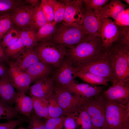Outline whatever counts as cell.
<instances>
[{
    "label": "cell",
    "mask_w": 129,
    "mask_h": 129,
    "mask_svg": "<svg viewBox=\"0 0 129 129\" xmlns=\"http://www.w3.org/2000/svg\"><path fill=\"white\" fill-rule=\"evenodd\" d=\"M105 51L100 38L88 35L66 50L65 56L75 68L97 59Z\"/></svg>",
    "instance_id": "cell-1"
},
{
    "label": "cell",
    "mask_w": 129,
    "mask_h": 129,
    "mask_svg": "<svg viewBox=\"0 0 129 129\" xmlns=\"http://www.w3.org/2000/svg\"><path fill=\"white\" fill-rule=\"evenodd\" d=\"M106 50L113 73L112 85L129 82V45L116 41Z\"/></svg>",
    "instance_id": "cell-2"
},
{
    "label": "cell",
    "mask_w": 129,
    "mask_h": 129,
    "mask_svg": "<svg viewBox=\"0 0 129 129\" xmlns=\"http://www.w3.org/2000/svg\"><path fill=\"white\" fill-rule=\"evenodd\" d=\"M88 35L81 25L76 24H68L63 22L56 27L50 42L70 48L86 38Z\"/></svg>",
    "instance_id": "cell-3"
},
{
    "label": "cell",
    "mask_w": 129,
    "mask_h": 129,
    "mask_svg": "<svg viewBox=\"0 0 129 129\" xmlns=\"http://www.w3.org/2000/svg\"><path fill=\"white\" fill-rule=\"evenodd\" d=\"M40 61L58 68L64 59L65 47L50 41L38 43L34 48Z\"/></svg>",
    "instance_id": "cell-4"
},
{
    "label": "cell",
    "mask_w": 129,
    "mask_h": 129,
    "mask_svg": "<svg viewBox=\"0 0 129 129\" xmlns=\"http://www.w3.org/2000/svg\"><path fill=\"white\" fill-rule=\"evenodd\" d=\"M105 107L107 129H122L129 126V103L122 104L105 100Z\"/></svg>",
    "instance_id": "cell-5"
},
{
    "label": "cell",
    "mask_w": 129,
    "mask_h": 129,
    "mask_svg": "<svg viewBox=\"0 0 129 129\" xmlns=\"http://www.w3.org/2000/svg\"><path fill=\"white\" fill-rule=\"evenodd\" d=\"M85 106L95 129H107L105 100L102 93L87 100Z\"/></svg>",
    "instance_id": "cell-6"
},
{
    "label": "cell",
    "mask_w": 129,
    "mask_h": 129,
    "mask_svg": "<svg viewBox=\"0 0 129 129\" xmlns=\"http://www.w3.org/2000/svg\"><path fill=\"white\" fill-rule=\"evenodd\" d=\"M53 93L65 116L75 113L87 100L75 96L55 83Z\"/></svg>",
    "instance_id": "cell-7"
},
{
    "label": "cell",
    "mask_w": 129,
    "mask_h": 129,
    "mask_svg": "<svg viewBox=\"0 0 129 129\" xmlns=\"http://www.w3.org/2000/svg\"><path fill=\"white\" fill-rule=\"evenodd\" d=\"M75 72H88L108 79L112 83L114 77L110 64L106 52L97 59L85 65L74 68Z\"/></svg>",
    "instance_id": "cell-8"
},
{
    "label": "cell",
    "mask_w": 129,
    "mask_h": 129,
    "mask_svg": "<svg viewBox=\"0 0 129 129\" xmlns=\"http://www.w3.org/2000/svg\"><path fill=\"white\" fill-rule=\"evenodd\" d=\"M65 5L63 22L68 24H76L81 25L86 11L82 0H60Z\"/></svg>",
    "instance_id": "cell-9"
},
{
    "label": "cell",
    "mask_w": 129,
    "mask_h": 129,
    "mask_svg": "<svg viewBox=\"0 0 129 129\" xmlns=\"http://www.w3.org/2000/svg\"><path fill=\"white\" fill-rule=\"evenodd\" d=\"M64 89L75 96L86 100L95 97L103 92L102 87L99 86L86 83H79L75 80Z\"/></svg>",
    "instance_id": "cell-10"
},
{
    "label": "cell",
    "mask_w": 129,
    "mask_h": 129,
    "mask_svg": "<svg viewBox=\"0 0 129 129\" xmlns=\"http://www.w3.org/2000/svg\"><path fill=\"white\" fill-rule=\"evenodd\" d=\"M102 94L106 101L127 104L129 103V82H117L103 91Z\"/></svg>",
    "instance_id": "cell-11"
},
{
    "label": "cell",
    "mask_w": 129,
    "mask_h": 129,
    "mask_svg": "<svg viewBox=\"0 0 129 129\" xmlns=\"http://www.w3.org/2000/svg\"><path fill=\"white\" fill-rule=\"evenodd\" d=\"M8 77L17 91L27 93L32 81L29 75L21 70L11 60L9 63Z\"/></svg>",
    "instance_id": "cell-12"
},
{
    "label": "cell",
    "mask_w": 129,
    "mask_h": 129,
    "mask_svg": "<svg viewBox=\"0 0 129 129\" xmlns=\"http://www.w3.org/2000/svg\"><path fill=\"white\" fill-rule=\"evenodd\" d=\"M74 68L66 58L54 72L52 77L54 83L64 88L75 81Z\"/></svg>",
    "instance_id": "cell-13"
},
{
    "label": "cell",
    "mask_w": 129,
    "mask_h": 129,
    "mask_svg": "<svg viewBox=\"0 0 129 129\" xmlns=\"http://www.w3.org/2000/svg\"><path fill=\"white\" fill-rule=\"evenodd\" d=\"M102 20L100 38L103 48L106 49L117 40L119 30L118 26L110 18H107Z\"/></svg>",
    "instance_id": "cell-14"
},
{
    "label": "cell",
    "mask_w": 129,
    "mask_h": 129,
    "mask_svg": "<svg viewBox=\"0 0 129 129\" xmlns=\"http://www.w3.org/2000/svg\"><path fill=\"white\" fill-rule=\"evenodd\" d=\"M54 84L52 78L39 80L30 87L28 91L30 96L47 99L53 93Z\"/></svg>",
    "instance_id": "cell-15"
},
{
    "label": "cell",
    "mask_w": 129,
    "mask_h": 129,
    "mask_svg": "<svg viewBox=\"0 0 129 129\" xmlns=\"http://www.w3.org/2000/svg\"><path fill=\"white\" fill-rule=\"evenodd\" d=\"M102 19L94 11L86 9L81 26L89 35L100 38Z\"/></svg>",
    "instance_id": "cell-16"
},
{
    "label": "cell",
    "mask_w": 129,
    "mask_h": 129,
    "mask_svg": "<svg viewBox=\"0 0 129 129\" xmlns=\"http://www.w3.org/2000/svg\"><path fill=\"white\" fill-rule=\"evenodd\" d=\"M35 8L31 5H23L17 8L11 12L10 14L13 25L17 28L21 29L31 27Z\"/></svg>",
    "instance_id": "cell-17"
},
{
    "label": "cell",
    "mask_w": 129,
    "mask_h": 129,
    "mask_svg": "<svg viewBox=\"0 0 129 129\" xmlns=\"http://www.w3.org/2000/svg\"><path fill=\"white\" fill-rule=\"evenodd\" d=\"M126 7L120 0H111L102 8L99 15L101 19L111 18L118 21L121 18Z\"/></svg>",
    "instance_id": "cell-18"
},
{
    "label": "cell",
    "mask_w": 129,
    "mask_h": 129,
    "mask_svg": "<svg viewBox=\"0 0 129 129\" xmlns=\"http://www.w3.org/2000/svg\"><path fill=\"white\" fill-rule=\"evenodd\" d=\"M12 61L21 71H24L33 64L40 61L34 48H26Z\"/></svg>",
    "instance_id": "cell-19"
},
{
    "label": "cell",
    "mask_w": 129,
    "mask_h": 129,
    "mask_svg": "<svg viewBox=\"0 0 129 129\" xmlns=\"http://www.w3.org/2000/svg\"><path fill=\"white\" fill-rule=\"evenodd\" d=\"M26 93L17 91L15 97V106L19 113L29 119L33 112L32 97Z\"/></svg>",
    "instance_id": "cell-20"
},
{
    "label": "cell",
    "mask_w": 129,
    "mask_h": 129,
    "mask_svg": "<svg viewBox=\"0 0 129 129\" xmlns=\"http://www.w3.org/2000/svg\"><path fill=\"white\" fill-rule=\"evenodd\" d=\"M53 71L51 66L40 61L32 65L24 72L30 77L32 82L48 77Z\"/></svg>",
    "instance_id": "cell-21"
},
{
    "label": "cell",
    "mask_w": 129,
    "mask_h": 129,
    "mask_svg": "<svg viewBox=\"0 0 129 129\" xmlns=\"http://www.w3.org/2000/svg\"><path fill=\"white\" fill-rule=\"evenodd\" d=\"M15 89L8 76L0 78V98L11 106L15 102Z\"/></svg>",
    "instance_id": "cell-22"
},
{
    "label": "cell",
    "mask_w": 129,
    "mask_h": 129,
    "mask_svg": "<svg viewBox=\"0 0 129 129\" xmlns=\"http://www.w3.org/2000/svg\"><path fill=\"white\" fill-rule=\"evenodd\" d=\"M85 104L73 113L77 128L78 129H95L87 111Z\"/></svg>",
    "instance_id": "cell-23"
},
{
    "label": "cell",
    "mask_w": 129,
    "mask_h": 129,
    "mask_svg": "<svg viewBox=\"0 0 129 129\" xmlns=\"http://www.w3.org/2000/svg\"><path fill=\"white\" fill-rule=\"evenodd\" d=\"M56 24L54 22H48L39 28L36 33L38 43L50 41L55 32Z\"/></svg>",
    "instance_id": "cell-24"
},
{
    "label": "cell",
    "mask_w": 129,
    "mask_h": 129,
    "mask_svg": "<svg viewBox=\"0 0 129 129\" xmlns=\"http://www.w3.org/2000/svg\"><path fill=\"white\" fill-rule=\"evenodd\" d=\"M75 78L78 77L86 83L94 85H108L110 82L108 79L88 72H75Z\"/></svg>",
    "instance_id": "cell-25"
},
{
    "label": "cell",
    "mask_w": 129,
    "mask_h": 129,
    "mask_svg": "<svg viewBox=\"0 0 129 129\" xmlns=\"http://www.w3.org/2000/svg\"><path fill=\"white\" fill-rule=\"evenodd\" d=\"M36 31L31 27L20 30V38L22 40L26 48H34L37 44Z\"/></svg>",
    "instance_id": "cell-26"
},
{
    "label": "cell",
    "mask_w": 129,
    "mask_h": 129,
    "mask_svg": "<svg viewBox=\"0 0 129 129\" xmlns=\"http://www.w3.org/2000/svg\"><path fill=\"white\" fill-rule=\"evenodd\" d=\"M35 114L39 118H49L47 99L31 97Z\"/></svg>",
    "instance_id": "cell-27"
},
{
    "label": "cell",
    "mask_w": 129,
    "mask_h": 129,
    "mask_svg": "<svg viewBox=\"0 0 129 129\" xmlns=\"http://www.w3.org/2000/svg\"><path fill=\"white\" fill-rule=\"evenodd\" d=\"M15 107L8 104L0 98V119L8 121L18 118L20 117Z\"/></svg>",
    "instance_id": "cell-28"
},
{
    "label": "cell",
    "mask_w": 129,
    "mask_h": 129,
    "mask_svg": "<svg viewBox=\"0 0 129 129\" xmlns=\"http://www.w3.org/2000/svg\"><path fill=\"white\" fill-rule=\"evenodd\" d=\"M48 22L40 5L35 7L32 16L31 27L37 31Z\"/></svg>",
    "instance_id": "cell-29"
},
{
    "label": "cell",
    "mask_w": 129,
    "mask_h": 129,
    "mask_svg": "<svg viewBox=\"0 0 129 129\" xmlns=\"http://www.w3.org/2000/svg\"><path fill=\"white\" fill-rule=\"evenodd\" d=\"M25 3L21 0H0V16L10 13Z\"/></svg>",
    "instance_id": "cell-30"
},
{
    "label": "cell",
    "mask_w": 129,
    "mask_h": 129,
    "mask_svg": "<svg viewBox=\"0 0 129 129\" xmlns=\"http://www.w3.org/2000/svg\"><path fill=\"white\" fill-rule=\"evenodd\" d=\"M20 30L13 27L4 35L1 42V44L5 48L15 43L20 37Z\"/></svg>",
    "instance_id": "cell-31"
},
{
    "label": "cell",
    "mask_w": 129,
    "mask_h": 129,
    "mask_svg": "<svg viewBox=\"0 0 129 129\" xmlns=\"http://www.w3.org/2000/svg\"><path fill=\"white\" fill-rule=\"evenodd\" d=\"M47 101L49 118L58 117L63 115V111L58 104L53 92Z\"/></svg>",
    "instance_id": "cell-32"
},
{
    "label": "cell",
    "mask_w": 129,
    "mask_h": 129,
    "mask_svg": "<svg viewBox=\"0 0 129 129\" xmlns=\"http://www.w3.org/2000/svg\"><path fill=\"white\" fill-rule=\"evenodd\" d=\"M23 42L20 38L14 44L4 49L5 52L9 59L13 60L25 49Z\"/></svg>",
    "instance_id": "cell-33"
},
{
    "label": "cell",
    "mask_w": 129,
    "mask_h": 129,
    "mask_svg": "<svg viewBox=\"0 0 129 129\" xmlns=\"http://www.w3.org/2000/svg\"><path fill=\"white\" fill-rule=\"evenodd\" d=\"M13 25L10 13L0 16V42Z\"/></svg>",
    "instance_id": "cell-34"
},
{
    "label": "cell",
    "mask_w": 129,
    "mask_h": 129,
    "mask_svg": "<svg viewBox=\"0 0 129 129\" xmlns=\"http://www.w3.org/2000/svg\"><path fill=\"white\" fill-rule=\"evenodd\" d=\"M65 9V5L63 3L54 0V21L56 24L63 21Z\"/></svg>",
    "instance_id": "cell-35"
},
{
    "label": "cell",
    "mask_w": 129,
    "mask_h": 129,
    "mask_svg": "<svg viewBox=\"0 0 129 129\" xmlns=\"http://www.w3.org/2000/svg\"><path fill=\"white\" fill-rule=\"evenodd\" d=\"M86 9L92 10L99 15L103 7L109 1L108 0H83Z\"/></svg>",
    "instance_id": "cell-36"
},
{
    "label": "cell",
    "mask_w": 129,
    "mask_h": 129,
    "mask_svg": "<svg viewBox=\"0 0 129 129\" xmlns=\"http://www.w3.org/2000/svg\"><path fill=\"white\" fill-rule=\"evenodd\" d=\"M54 0H42L40 5L46 17L48 22L54 21Z\"/></svg>",
    "instance_id": "cell-37"
},
{
    "label": "cell",
    "mask_w": 129,
    "mask_h": 129,
    "mask_svg": "<svg viewBox=\"0 0 129 129\" xmlns=\"http://www.w3.org/2000/svg\"><path fill=\"white\" fill-rule=\"evenodd\" d=\"M65 116L63 115L60 117L47 119L44 122L48 129H62Z\"/></svg>",
    "instance_id": "cell-38"
},
{
    "label": "cell",
    "mask_w": 129,
    "mask_h": 129,
    "mask_svg": "<svg viewBox=\"0 0 129 129\" xmlns=\"http://www.w3.org/2000/svg\"><path fill=\"white\" fill-rule=\"evenodd\" d=\"M28 129H48L45 123L33 112L28 121Z\"/></svg>",
    "instance_id": "cell-39"
},
{
    "label": "cell",
    "mask_w": 129,
    "mask_h": 129,
    "mask_svg": "<svg viewBox=\"0 0 129 129\" xmlns=\"http://www.w3.org/2000/svg\"><path fill=\"white\" fill-rule=\"evenodd\" d=\"M29 119L20 117L19 118L8 121L7 122L0 123V129H13L17 126L23 123L28 121Z\"/></svg>",
    "instance_id": "cell-40"
},
{
    "label": "cell",
    "mask_w": 129,
    "mask_h": 129,
    "mask_svg": "<svg viewBox=\"0 0 129 129\" xmlns=\"http://www.w3.org/2000/svg\"><path fill=\"white\" fill-rule=\"evenodd\" d=\"M118 26L119 34L117 41L125 45H129V26Z\"/></svg>",
    "instance_id": "cell-41"
},
{
    "label": "cell",
    "mask_w": 129,
    "mask_h": 129,
    "mask_svg": "<svg viewBox=\"0 0 129 129\" xmlns=\"http://www.w3.org/2000/svg\"><path fill=\"white\" fill-rule=\"evenodd\" d=\"M64 127L65 129H78L73 113L65 116Z\"/></svg>",
    "instance_id": "cell-42"
},
{
    "label": "cell",
    "mask_w": 129,
    "mask_h": 129,
    "mask_svg": "<svg viewBox=\"0 0 129 129\" xmlns=\"http://www.w3.org/2000/svg\"><path fill=\"white\" fill-rule=\"evenodd\" d=\"M115 23L120 26H129V9H126L121 18L119 21H115Z\"/></svg>",
    "instance_id": "cell-43"
},
{
    "label": "cell",
    "mask_w": 129,
    "mask_h": 129,
    "mask_svg": "<svg viewBox=\"0 0 129 129\" xmlns=\"http://www.w3.org/2000/svg\"><path fill=\"white\" fill-rule=\"evenodd\" d=\"M9 59L7 56L5 49L0 42V61L9 64Z\"/></svg>",
    "instance_id": "cell-44"
},
{
    "label": "cell",
    "mask_w": 129,
    "mask_h": 129,
    "mask_svg": "<svg viewBox=\"0 0 129 129\" xmlns=\"http://www.w3.org/2000/svg\"><path fill=\"white\" fill-rule=\"evenodd\" d=\"M9 68L4 63L0 61V78L8 76Z\"/></svg>",
    "instance_id": "cell-45"
},
{
    "label": "cell",
    "mask_w": 129,
    "mask_h": 129,
    "mask_svg": "<svg viewBox=\"0 0 129 129\" xmlns=\"http://www.w3.org/2000/svg\"><path fill=\"white\" fill-rule=\"evenodd\" d=\"M25 2L30 4L31 6L34 7H35L39 6L41 1L38 0H25Z\"/></svg>",
    "instance_id": "cell-46"
},
{
    "label": "cell",
    "mask_w": 129,
    "mask_h": 129,
    "mask_svg": "<svg viewBox=\"0 0 129 129\" xmlns=\"http://www.w3.org/2000/svg\"><path fill=\"white\" fill-rule=\"evenodd\" d=\"M124 1H125L126 3L128 5L129 4V0H124Z\"/></svg>",
    "instance_id": "cell-47"
},
{
    "label": "cell",
    "mask_w": 129,
    "mask_h": 129,
    "mask_svg": "<svg viewBox=\"0 0 129 129\" xmlns=\"http://www.w3.org/2000/svg\"><path fill=\"white\" fill-rule=\"evenodd\" d=\"M18 129H28L27 128H26L23 127H19Z\"/></svg>",
    "instance_id": "cell-48"
},
{
    "label": "cell",
    "mask_w": 129,
    "mask_h": 129,
    "mask_svg": "<svg viewBox=\"0 0 129 129\" xmlns=\"http://www.w3.org/2000/svg\"><path fill=\"white\" fill-rule=\"evenodd\" d=\"M122 129H129V126L126 127Z\"/></svg>",
    "instance_id": "cell-49"
},
{
    "label": "cell",
    "mask_w": 129,
    "mask_h": 129,
    "mask_svg": "<svg viewBox=\"0 0 129 129\" xmlns=\"http://www.w3.org/2000/svg\"></svg>",
    "instance_id": "cell-50"
}]
</instances>
